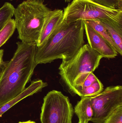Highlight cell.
Instances as JSON below:
<instances>
[{
  "instance_id": "6da1fadb",
  "label": "cell",
  "mask_w": 122,
  "mask_h": 123,
  "mask_svg": "<svg viewBox=\"0 0 122 123\" xmlns=\"http://www.w3.org/2000/svg\"><path fill=\"white\" fill-rule=\"evenodd\" d=\"M17 48L0 77V106L20 94L26 89L37 64L35 43H16Z\"/></svg>"
},
{
  "instance_id": "7a4b0ae2",
  "label": "cell",
  "mask_w": 122,
  "mask_h": 123,
  "mask_svg": "<svg viewBox=\"0 0 122 123\" xmlns=\"http://www.w3.org/2000/svg\"><path fill=\"white\" fill-rule=\"evenodd\" d=\"M84 21L67 24L64 18L58 28L40 47H37L36 64L50 63L55 60H67L85 44Z\"/></svg>"
},
{
  "instance_id": "3957f363",
  "label": "cell",
  "mask_w": 122,
  "mask_h": 123,
  "mask_svg": "<svg viewBox=\"0 0 122 123\" xmlns=\"http://www.w3.org/2000/svg\"><path fill=\"white\" fill-rule=\"evenodd\" d=\"M44 2V0H26L15 8L16 29L22 42L36 44L38 41L45 19L52 11Z\"/></svg>"
},
{
  "instance_id": "277c9868",
  "label": "cell",
  "mask_w": 122,
  "mask_h": 123,
  "mask_svg": "<svg viewBox=\"0 0 122 123\" xmlns=\"http://www.w3.org/2000/svg\"><path fill=\"white\" fill-rule=\"evenodd\" d=\"M102 58L100 54L87 44H85L69 60H62L59 67V81L64 89L72 95L73 83L77 77L83 73L94 72Z\"/></svg>"
},
{
  "instance_id": "5b68a950",
  "label": "cell",
  "mask_w": 122,
  "mask_h": 123,
  "mask_svg": "<svg viewBox=\"0 0 122 123\" xmlns=\"http://www.w3.org/2000/svg\"><path fill=\"white\" fill-rule=\"evenodd\" d=\"M63 11L64 18L69 24L80 20L114 18L122 10L106 7L92 0H73L64 8Z\"/></svg>"
},
{
  "instance_id": "8992f818",
  "label": "cell",
  "mask_w": 122,
  "mask_h": 123,
  "mask_svg": "<svg viewBox=\"0 0 122 123\" xmlns=\"http://www.w3.org/2000/svg\"><path fill=\"white\" fill-rule=\"evenodd\" d=\"M74 110L68 97L53 90L43 98L40 120L41 123H72Z\"/></svg>"
},
{
  "instance_id": "52a82bcc",
  "label": "cell",
  "mask_w": 122,
  "mask_h": 123,
  "mask_svg": "<svg viewBox=\"0 0 122 123\" xmlns=\"http://www.w3.org/2000/svg\"><path fill=\"white\" fill-rule=\"evenodd\" d=\"M93 110L91 121L104 123L113 111L122 106V86L107 87L96 96L90 97Z\"/></svg>"
},
{
  "instance_id": "ba28073f",
  "label": "cell",
  "mask_w": 122,
  "mask_h": 123,
  "mask_svg": "<svg viewBox=\"0 0 122 123\" xmlns=\"http://www.w3.org/2000/svg\"><path fill=\"white\" fill-rule=\"evenodd\" d=\"M104 90V86L93 72L83 73L78 76L73 85V96L81 98L96 96Z\"/></svg>"
},
{
  "instance_id": "9c48e42d",
  "label": "cell",
  "mask_w": 122,
  "mask_h": 123,
  "mask_svg": "<svg viewBox=\"0 0 122 123\" xmlns=\"http://www.w3.org/2000/svg\"><path fill=\"white\" fill-rule=\"evenodd\" d=\"M84 23L85 31L90 47L100 54L103 58L116 57L118 53L114 47L84 21Z\"/></svg>"
},
{
  "instance_id": "30bf717a",
  "label": "cell",
  "mask_w": 122,
  "mask_h": 123,
  "mask_svg": "<svg viewBox=\"0 0 122 123\" xmlns=\"http://www.w3.org/2000/svg\"><path fill=\"white\" fill-rule=\"evenodd\" d=\"M63 19V10L56 9L52 10L45 19L39 38L36 43L37 47L41 46L55 32Z\"/></svg>"
},
{
  "instance_id": "8fae6325",
  "label": "cell",
  "mask_w": 122,
  "mask_h": 123,
  "mask_svg": "<svg viewBox=\"0 0 122 123\" xmlns=\"http://www.w3.org/2000/svg\"><path fill=\"white\" fill-rule=\"evenodd\" d=\"M106 28L122 55V11L114 18L98 20Z\"/></svg>"
},
{
  "instance_id": "7c38bea8",
  "label": "cell",
  "mask_w": 122,
  "mask_h": 123,
  "mask_svg": "<svg viewBox=\"0 0 122 123\" xmlns=\"http://www.w3.org/2000/svg\"><path fill=\"white\" fill-rule=\"evenodd\" d=\"M48 84L47 82H44L41 80L32 81L30 85L26 88L20 94L9 102L0 106V117L4 113L16 103L27 97L40 92Z\"/></svg>"
},
{
  "instance_id": "4fadbf2b",
  "label": "cell",
  "mask_w": 122,
  "mask_h": 123,
  "mask_svg": "<svg viewBox=\"0 0 122 123\" xmlns=\"http://www.w3.org/2000/svg\"><path fill=\"white\" fill-rule=\"evenodd\" d=\"M74 112L79 118V121L87 123L91 121L93 113L90 97L81 98L74 107Z\"/></svg>"
},
{
  "instance_id": "5bb4252c",
  "label": "cell",
  "mask_w": 122,
  "mask_h": 123,
  "mask_svg": "<svg viewBox=\"0 0 122 123\" xmlns=\"http://www.w3.org/2000/svg\"><path fill=\"white\" fill-rule=\"evenodd\" d=\"M84 21L89 26L94 29L97 33L100 34L102 37H103L111 45L114 47L117 52V53L122 55L119 49L115 44L114 41L112 40L107 30L100 23L99 20L97 19H91Z\"/></svg>"
},
{
  "instance_id": "9a60e30c",
  "label": "cell",
  "mask_w": 122,
  "mask_h": 123,
  "mask_svg": "<svg viewBox=\"0 0 122 123\" xmlns=\"http://www.w3.org/2000/svg\"><path fill=\"white\" fill-rule=\"evenodd\" d=\"M15 8L8 2H5L0 8V30L13 16Z\"/></svg>"
},
{
  "instance_id": "2e32d148",
  "label": "cell",
  "mask_w": 122,
  "mask_h": 123,
  "mask_svg": "<svg viewBox=\"0 0 122 123\" xmlns=\"http://www.w3.org/2000/svg\"><path fill=\"white\" fill-rule=\"evenodd\" d=\"M16 29L14 19H10L0 30V47L11 37Z\"/></svg>"
},
{
  "instance_id": "e0dca14e",
  "label": "cell",
  "mask_w": 122,
  "mask_h": 123,
  "mask_svg": "<svg viewBox=\"0 0 122 123\" xmlns=\"http://www.w3.org/2000/svg\"><path fill=\"white\" fill-rule=\"evenodd\" d=\"M104 123H122V106L113 111Z\"/></svg>"
},
{
  "instance_id": "ac0fdd59",
  "label": "cell",
  "mask_w": 122,
  "mask_h": 123,
  "mask_svg": "<svg viewBox=\"0 0 122 123\" xmlns=\"http://www.w3.org/2000/svg\"><path fill=\"white\" fill-rule=\"evenodd\" d=\"M104 6L112 9H117L119 0H92Z\"/></svg>"
},
{
  "instance_id": "d6986e66",
  "label": "cell",
  "mask_w": 122,
  "mask_h": 123,
  "mask_svg": "<svg viewBox=\"0 0 122 123\" xmlns=\"http://www.w3.org/2000/svg\"><path fill=\"white\" fill-rule=\"evenodd\" d=\"M4 55V50L1 49L0 50V77L1 76L6 67L8 62H5L3 60V56Z\"/></svg>"
},
{
  "instance_id": "ffe728a7",
  "label": "cell",
  "mask_w": 122,
  "mask_h": 123,
  "mask_svg": "<svg viewBox=\"0 0 122 123\" xmlns=\"http://www.w3.org/2000/svg\"><path fill=\"white\" fill-rule=\"evenodd\" d=\"M18 123H36V122L33 121L29 120L27 121H24V122H19Z\"/></svg>"
},
{
  "instance_id": "44dd1931",
  "label": "cell",
  "mask_w": 122,
  "mask_h": 123,
  "mask_svg": "<svg viewBox=\"0 0 122 123\" xmlns=\"http://www.w3.org/2000/svg\"><path fill=\"white\" fill-rule=\"evenodd\" d=\"M65 1V2H67V3H69V2H71V1H72L73 0H64Z\"/></svg>"
},
{
  "instance_id": "7402d4cb",
  "label": "cell",
  "mask_w": 122,
  "mask_h": 123,
  "mask_svg": "<svg viewBox=\"0 0 122 123\" xmlns=\"http://www.w3.org/2000/svg\"><path fill=\"white\" fill-rule=\"evenodd\" d=\"M82 123V122H81L80 121H79V123Z\"/></svg>"
},
{
  "instance_id": "603a6c76",
  "label": "cell",
  "mask_w": 122,
  "mask_h": 123,
  "mask_svg": "<svg viewBox=\"0 0 122 123\" xmlns=\"http://www.w3.org/2000/svg\"><path fill=\"white\" fill-rule=\"evenodd\" d=\"M10 0L11 1V0Z\"/></svg>"
}]
</instances>
